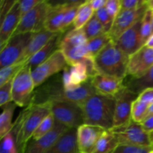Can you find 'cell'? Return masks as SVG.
Listing matches in <instances>:
<instances>
[{
  "mask_svg": "<svg viewBox=\"0 0 153 153\" xmlns=\"http://www.w3.org/2000/svg\"><path fill=\"white\" fill-rule=\"evenodd\" d=\"M149 106V105L137 99L133 102L132 107H131V120L135 123H140L146 118Z\"/></svg>",
  "mask_w": 153,
  "mask_h": 153,
  "instance_id": "obj_33",
  "label": "cell"
},
{
  "mask_svg": "<svg viewBox=\"0 0 153 153\" xmlns=\"http://www.w3.org/2000/svg\"><path fill=\"white\" fill-rule=\"evenodd\" d=\"M152 34H153V21H152Z\"/></svg>",
  "mask_w": 153,
  "mask_h": 153,
  "instance_id": "obj_50",
  "label": "cell"
},
{
  "mask_svg": "<svg viewBox=\"0 0 153 153\" xmlns=\"http://www.w3.org/2000/svg\"><path fill=\"white\" fill-rule=\"evenodd\" d=\"M82 29L85 33L88 40H91L94 37H97L105 33L102 25L97 17L95 13Z\"/></svg>",
  "mask_w": 153,
  "mask_h": 153,
  "instance_id": "obj_29",
  "label": "cell"
},
{
  "mask_svg": "<svg viewBox=\"0 0 153 153\" xmlns=\"http://www.w3.org/2000/svg\"><path fill=\"white\" fill-rule=\"evenodd\" d=\"M26 64L25 63H17V64L9 66V67L1 68L0 70V86L14 78L18 72Z\"/></svg>",
  "mask_w": 153,
  "mask_h": 153,
  "instance_id": "obj_34",
  "label": "cell"
},
{
  "mask_svg": "<svg viewBox=\"0 0 153 153\" xmlns=\"http://www.w3.org/2000/svg\"><path fill=\"white\" fill-rule=\"evenodd\" d=\"M111 41H112L110 36L108 33H104L101 35L97 37L88 40V46L89 53L93 58H95L96 55L102 50L104 47H105Z\"/></svg>",
  "mask_w": 153,
  "mask_h": 153,
  "instance_id": "obj_30",
  "label": "cell"
},
{
  "mask_svg": "<svg viewBox=\"0 0 153 153\" xmlns=\"http://www.w3.org/2000/svg\"><path fill=\"white\" fill-rule=\"evenodd\" d=\"M106 1H107V0H91V1H89V2L92 8L96 12L99 9L105 7Z\"/></svg>",
  "mask_w": 153,
  "mask_h": 153,
  "instance_id": "obj_44",
  "label": "cell"
},
{
  "mask_svg": "<svg viewBox=\"0 0 153 153\" xmlns=\"http://www.w3.org/2000/svg\"><path fill=\"white\" fill-rule=\"evenodd\" d=\"M119 145L115 134L111 130H105L97 142L95 153H113Z\"/></svg>",
  "mask_w": 153,
  "mask_h": 153,
  "instance_id": "obj_26",
  "label": "cell"
},
{
  "mask_svg": "<svg viewBox=\"0 0 153 153\" xmlns=\"http://www.w3.org/2000/svg\"><path fill=\"white\" fill-rule=\"evenodd\" d=\"M151 114H153V103L149 106V108H148V111H147V114H146V117Z\"/></svg>",
  "mask_w": 153,
  "mask_h": 153,
  "instance_id": "obj_46",
  "label": "cell"
},
{
  "mask_svg": "<svg viewBox=\"0 0 153 153\" xmlns=\"http://www.w3.org/2000/svg\"><path fill=\"white\" fill-rule=\"evenodd\" d=\"M97 94L114 97L124 88V80L97 73L90 79Z\"/></svg>",
  "mask_w": 153,
  "mask_h": 153,
  "instance_id": "obj_17",
  "label": "cell"
},
{
  "mask_svg": "<svg viewBox=\"0 0 153 153\" xmlns=\"http://www.w3.org/2000/svg\"><path fill=\"white\" fill-rule=\"evenodd\" d=\"M50 114L49 102L37 105L30 104L23 111V117L17 139L19 147L24 149L26 143L31 139L37 127Z\"/></svg>",
  "mask_w": 153,
  "mask_h": 153,
  "instance_id": "obj_3",
  "label": "cell"
},
{
  "mask_svg": "<svg viewBox=\"0 0 153 153\" xmlns=\"http://www.w3.org/2000/svg\"><path fill=\"white\" fill-rule=\"evenodd\" d=\"M105 129L83 124L77 128V144L79 153H95L97 142Z\"/></svg>",
  "mask_w": 153,
  "mask_h": 153,
  "instance_id": "obj_15",
  "label": "cell"
},
{
  "mask_svg": "<svg viewBox=\"0 0 153 153\" xmlns=\"http://www.w3.org/2000/svg\"><path fill=\"white\" fill-rule=\"evenodd\" d=\"M41 1V0H22L19 1L21 10V16H23L25 13L34 8L37 4Z\"/></svg>",
  "mask_w": 153,
  "mask_h": 153,
  "instance_id": "obj_40",
  "label": "cell"
},
{
  "mask_svg": "<svg viewBox=\"0 0 153 153\" xmlns=\"http://www.w3.org/2000/svg\"><path fill=\"white\" fill-rule=\"evenodd\" d=\"M116 100L100 94H94L81 105L85 124L110 130L114 127Z\"/></svg>",
  "mask_w": 153,
  "mask_h": 153,
  "instance_id": "obj_1",
  "label": "cell"
},
{
  "mask_svg": "<svg viewBox=\"0 0 153 153\" xmlns=\"http://www.w3.org/2000/svg\"><path fill=\"white\" fill-rule=\"evenodd\" d=\"M13 78L0 86V106L5 105L12 101V86Z\"/></svg>",
  "mask_w": 153,
  "mask_h": 153,
  "instance_id": "obj_35",
  "label": "cell"
},
{
  "mask_svg": "<svg viewBox=\"0 0 153 153\" xmlns=\"http://www.w3.org/2000/svg\"><path fill=\"white\" fill-rule=\"evenodd\" d=\"M46 153H79L77 128H69Z\"/></svg>",
  "mask_w": 153,
  "mask_h": 153,
  "instance_id": "obj_19",
  "label": "cell"
},
{
  "mask_svg": "<svg viewBox=\"0 0 153 153\" xmlns=\"http://www.w3.org/2000/svg\"><path fill=\"white\" fill-rule=\"evenodd\" d=\"M152 149H153V146H152Z\"/></svg>",
  "mask_w": 153,
  "mask_h": 153,
  "instance_id": "obj_51",
  "label": "cell"
},
{
  "mask_svg": "<svg viewBox=\"0 0 153 153\" xmlns=\"http://www.w3.org/2000/svg\"><path fill=\"white\" fill-rule=\"evenodd\" d=\"M144 46H146L147 47L152 48V49H153V34L150 37H149V40H147V42H146V44H145Z\"/></svg>",
  "mask_w": 153,
  "mask_h": 153,
  "instance_id": "obj_45",
  "label": "cell"
},
{
  "mask_svg": "<svg viewBox=\"0 0 153 153\" xmlns=\"http://www.w3.org/2000/svg\"><path fill=\"white\" fill-rule=\"evenodd\" d=\"M149 153H153V149H152V150L150 151V152H149Z\"/></svg>",
  "mask_w": 153,
  "mask_h": 153,
  "instance_id": "obj_49",
  "label": "cell"
},
{
  "mask_svg": "<svg viewBox=\"0 0 153 153\" xmlns=\"http://www.w3.org/2000/svg\"><path fill=\"white\" fill-rule=\"evenodd\" d=\"M137 100L150 105L153 103V88H148L138 95Z\"/></svg>",
  "mask_w": 153,
  "mask_h": 153,
  "instance_id": "obj_41",
  "label": "cell"
},
{
  "mask_svg": "<svg viewBox=\"0 0 153 153\" xmlns=\"http://www.w3.org/2000/svg\"><path fill=\"white\" fill-rule=\"evenodd\" d=\"M105 7L111 18L114 21L121 11V0H107Z\"/></svg>",
  "mask_w": 153,
  "mask_h": 153,
  "instance_id": "obj_38",
  "label": "cell"
},
{
  "mask_svg": "<svg viewBox=\"0 0 153 153\" xmlns=\"http://www.w3.org/2000/svg\"><path fill=\"white\" fill-rule=\"evenodd\" d=\"M51 8L52 4L49 1H40L21 18L20 22L13 34L37 33L44 29L45 22Z\"/></svg>",
  "mask_w": 153,
  "mask_h": 153,
  "instance_id": "obj_8",
  "label": "cell"
},
{
  "mask_svg": "<svg viewBox=\"0 0 153 153\" xmlns=\"http://www.w3.org/2000/svg\"><path fill=\"white\" fill-rule=\"evenodd\" d=\"M138 95L124 88L114 97L116 100L114 127L120 126L128 123L131 120V107Z\"/></svg>",
  "mask_w": 153,
  "mask_h": 153,
  "instance_id": "obj_11",
  "label": "cell"
},
{
  "mask_svg": "<svg viewBox=\"0 0 153 153\" xmlns=\"http://www.w3.org/2000/svg\"><path fill=\"white\" fill-rule=\"evenodd\" d=\"M142 18L138 19L131 28L114 41L117 46L128 57L134 55L144 46L141 38Z\"/></svg>",
  "mask_w": 153,
  "mask_h": 153,
  "instance_id": "obj_14",
  "label": "cell"
},
{
  "mask_svg": "<svg viewBox=\"0 0 153 153\" xmlns=\"http://www.w3.org/2000/svg\"><path fill=\"white\" fill-rule=\"evenodd\" d=\"M60 40H61V33H58L55 37H52L41 49H40L37 53L31 57L30 59L27 61L26 64L31 67V70H33L42 64L43 61L49 58L55 51L58 50V49L56 48L59 47Z\"/></svg>",
  "mask_w": 153,
  "mask_h": 153,
  "instance_id": "obj_23",
  "label": "cell"
},
{
  "mask_svg": "<svg viewBox=\"0 0 153 153\" xmlns=\"http://www.w3.org/2000/svg\"><path fill=\"white\" fill-rule=\"evenodd\" d=\"M146 4H147V7L149 8L152 9L153 10V0H148V1H146Z\"/></svg>",
  "mask_w": 153,
  "mask_h": 153,
  "instance_id": "obj_47",
  "label": "cell"
},
{
  "mask_svg": "<svg viewBox=\"0 0 153 153\" xmlns=\"http://www.w3.org/2000/svg\"><path fill=\"white\" fill-rule=\"evenodd\" d=\"M35 33L13 34L5 45L1 48L0 67H9L19 63L27 46Z\"/></svg>",
  "mask_w": 153,
  "mask_h": 153,
  "instance_id": "obj_5",
  "label": "cell"
},
{
  "mask_svg": "<svg viewBox=\"0 0 153 153\" xmlns=\"http://www.w3.org/2000/svg\"><path fill=\"white\" fill-rule=\"evenodd\" d=\"M95 11L91 7L89 1H85V2L79 6L76 13V18L73 22V26L76 29H82L87 22L94 16Z\"/></svg>",
  "mask_w": 153,
  "mask_h": 153,
  "instance_id": "obj_28",
  "label": "cell"
},
{
  "mask_svg": "<svg viewBox=\"0 0 153 153\" xmlns=\"http://www.w3.org/2000/svg\"><path fill=\"white\" fill-rule=\"evenodd\" d=\"M95 14L101 24L102 25L103 28H104L105 33L108 34L110 31L112 25H113L114 20L111 18L110 15L108 13L107 10H106L105 7H103L102 8L99 9L98 10L95 12Z\"/></svg>",
  "mask_w": 153,
  "mask_h": 153,
  "instance_id": "obj_36",
  "label": "cell"
},
{
  "mask_svg": "<svg viewBox=\"0 0 153 153\" xmlns=\"http://www.w3.org/2000/svg\"><path fill=\"white\" fill-rule=\"evenodd\" d=\"M49 105L55 119L68 128H78L85 124L83 111L79 105L67 101H53Z\"/></svg>",
  "mask_w": 153,
  "mask_h": 153,
  "instance_id": "obj_7",
  "label": "cell"
},
{
  "mask_svg": "<svg viewBox=\"0 0 153 153\" xmlns=\"http://www.w3.org/2000/svg\"><path fill=\"white\" fill-rule=\"evenodd\" d=\"M149 137H150L151 142H152V146H153V131L152 133H150V134H149Z\"/></svg>",
  "mask_w": 153,
  "mask_h": 153,
  "instance_id": "obj_48",
  "label": "cell"
},
{
  "mask_svg": "<svg viewBox=\"0 0 153 153\" xmlns=\"http://www.w3.org/2000/svg\"><path fill=\"white\" fill-rule=\"evenodd\" d=\"M68 66L64 54L58 49L46 61L31 70V76L35 88L41 86L49 78L64 70Z\"/></svg>",
  "mask_w": 153,
  "mask_h": 153,
  "instance_id": "obj_9",
  "label": "cell"
},
{
  "mask_svg": "<svg viewBox=\"0 0 153 153\" xmlns=\"http://www.w3.org/2000/svg\"><path fill=\"white\" fill-rule=\"evenodd\" d=\"M88 43V39L82 29L73 28L67 33L59 42V49L76 47Z\"/></svg>",
  "mask_w": 153,
  "mask_h": 153,
  "instance_id": "obj_25",
  "label": "cell"
},
{
  "mask_svg": "<svg viewBox=\"0 0 153 153\" xmlns=\"http://www.w3.org/2000/svg\"><path fill=\"white\" fill-rule=\"evenodd\" d=\"M55 124V119L52 114L46 117L33 134L31 140H37L50 132Z\"/></svg>",
  "mask_w": 153,
  "mask_h": 153,
  "instance_id": "obj_32",
  "label": "cell"
},
{
  "mask_svg": "<svg viewBox=\"0 0 153 153\" xmlns=\"http://www.w3.org/2000/svg\"><path fill=\"white\" fill-rule=\"evenodd\" d=\"M16 1H1V11H0V22H2L3 19H4V17L6 16V15L8 13V12L10 11V9L12 8V7L13 6V4H15Z\"/></svg>",
  "mask_w": 153,
  "mask_h": 153,
  "instance_id": "obj_42",
  "label": "cell"
},
{
  "mask_svg": "<svg viewBox=\"0 0 153 153\" xmlns=\"http://www.w3.org/2000/svg\"><path fill=\"white\" fill-rule=\"evenodd\" d=\"M19 1L16 0L12 8L8 12L0 26V46L2 48L13 35L21 20Z\"/></svg>",
  "mask_w": 153,
  "mask_h": 153,
  "instance_id": "obj_18",
  "label": "cell"
},
{
  "mask_svg": "<svg viewBox=\"0 0 153 153\" xmlns=\"http://www.w3.org/2000/svg\"><path fill=\"white\" fill-rule=\"evenodd\" d=\"M23 111L19 114L13 123V128L9 133L1 138L0 153H22V150L18 145V134L22 124Z\"/></svg>",
  "mask_w": 153,
  "mask_h": 153,
  "instance_id": "obj_20",
  "label": "cell"
},
{
  "mask_svg": "<svg viewBox=\"0 0 153 153\" xmlns=\"http://www.w3.org/2000/svg\"><path fill=\"white\" fill-rule=\"evenodd\" d=\"M90 79L88 67L84 62L69 65L64 69L62 75V82L66 91H72L79 88Z\"/></svg>",
  "mask_w": 153,
  "mask_h": 153,
  "instance_id": "obj_16",
  "label": "cell"
},
{
  "mask_svg": "<svg viewBox=\"0 0 153 153\" xmlns=\"http://www.w3.org/2000/svg\"><path fill=\"white\" fill-rule=\"evenodd\" d=\"M152 21L153 10L148 7L145 11L141 22V38L144 45L152 35Z\"/></svg>",
  "mask_w": 153,
  "mask_h": 153,
  "instance_id": "obj_31",
  "label": "cell"
},
{
  "mask_svg": "<svg viewBox=\"0 0 153 153\" xmlns=\"http://www.w3.org/2000/svg\"><path fill=\"white\" fill-rule=\"evenodd\" d=\"M128 58L114 42L111 41L96 55L94 65L97 73L124 80L127 76Z\"/></svg>",
  "mask_w": 153,
  "mask_h": 153,
  "instance_id": "obj_2",
  "label": "cell"
},
{
  "mask_svg": "<svg viewBox=\"0 0 153 153\" xmlns=\"http://www.w3.org/2000/svg\"><path fill=\"white\" fill-rule=\"evenodd\" d=\"M145 2L142 0H121V10H136Z\"/></svg>",
  "mask_w": 153,
  "mask_h": 153,
  "instance_id": "obj_39",
  "label": "cell"
},
{
  "mask_svg": "<svg viewBox=\"0 0 153 153\" xmlns=\"http://www.w3.org/2000/svg\"><path fill=\"white\" fill-rule=\"evenodd\" d=\"M152 149L150 146H136L130 145H119L113 153H149Z\"/></svg>",
  "mask_w": 153,
  "mask_h": 153,
  "instance_id": "obj_37",
  "label": "cell"
},
{
  "mask_svg": "<svg viewBox=\"0 0 153 153\" xmlns=\"http://www.w3.org/2000/svg\"><path fill=\"white\" fill-rule=\"evenodd\" d=\"M153 66V49L143 46L129 57L127 67V76L140 78Z\"/></svg>",
  "mask_w": 153,
  "mask_h": 153,
  "instance_id": "obj_12",
  "label": "cell"
},
{
  "mask_svg": "<svg viewBox=\"0 0 153 153\" xmlns=\"http://www.w3.org/2000/svg\"><path fill=\"white\" fill-rule=\"evenodd\" d=\"M35 85L31 76V69L28 64L24 66L13 78L12 101L19 107L31 104Z\"/></svg>",
  "mask_w": 153,
  "mask_h": 153,
  "instance_id": "obj_4",
  "label": "cell"
},
{
  "mask_svg": "<svg viewBox=\"0 0 153 153\" xmlns=\"http://www.w3.org/2000/svg\"><path fill=\"white\" fill-rule=\"evenodd\" d=\"M148 8L146 1L136 10H121L114 19L108 34L113 42L116 41L126 31L131 28L138 19L142 18Z\"/></svg>",
  "mask_w": 153,
  "mask_h": 153,
  "instance_id": "obj_10",
  "label": "cell"
},
{
  "mask_svg": "<svg viewBox=\"0 0 153 153\" xmlns=\"http://www.w3.org/2000/svg\"><path fill=\"white\" fill-rule=\"evenodd\" d=\"M16 105L12 102L1 107L2 112L0 117V138H2L13 128V124L11 120Z\"/></svg>",
  "mask_w": 153,
  "mask_h": 153,
  "instance_id": "obj_27",
  "label": "cell"
},
{
  "mask_svg": "<svg viewBox=\"0 0 153 153\" xmlns=\"http://www.w3.org/2000/svg\"><path fill=\"white\" fill-rule=\"evenodd\" d=\"M57 34H58V33H57ZM57 34L50 32L45 28L42 31H39V32L35 33L34 37L30 41L29 44L27 46L19 63L26 64L27 61L30 59L31 57H32L34 54L37 53L40 49H41Z\"/></svg>",
  "mask_w": 153,
  "mask_h": 153,
  "instance_id": "obj_22",
  "label": "cell"
},
{
  "mask_svg": "<svg viewBox=\"0 0 153 153\" xmlns=\"http://www.w3.org/2000/svg\"><path fill=\"white\" fill-rule=\"evenodd\" d=\"M69 128L55 120V126L52 131L37 140L31 139L24 147L22 153H46Z\"/></svg>",
  "mask_w": 153,
  "mask_h": 153,
  "instance_id": "obj_13",
  "label": "cell"
},
{
  "mask_svg": "<svg viewBox=\"0 0 153 153\" xmlns=\"http://www.w3.org/2000/svg\"><path fill=\"white\" fill-rule=\"evenodd\" d=\"M142 127L147 133L150 134L153 131V114L146 117L141 123Z\"/></svg>",
  "mask_w": 153,
  "mask_h": 153,
  "instance_id": "obj_43",
  "label": "cell"
},
{
  "mask_svg": "<svg viewBox=\"0 0 153 153\" xmlns=\"http://www.w3.org/2000/svg\"><path fill=\"white\" fill-rule=\"evenodd\" d=\"M52 4V3H51ZM68 7V1L52 4L45 22L44 28L52 33H61L64 14Z\"/></svg>",
  "mask_w": 153,
  "mask_h": 153,
  "instance_id": "obj_21",
  "label": "cell"
},
{
  "mask_svg": "<svg viewBox=\"0 0 153 153\" xmlns=\"http://www.w3.org/2000/svg\"><path fill=\"white\" fill-rule=\"evenodd\" d=\"M110 130L115 134L120 145L152 147L149 133L143 129L141 124L135 123L132 120L125 125L113 127Z\"/></svg>",
  "mask_w": 153,
  "mask_h": 153,
  "instance_id": "obj_6",
  "label": "cell"
},
{
  "mask_svg": "<svg viewBox=\"0 0 153 153\" xmlns=\"http://www.w3.org/2000/svg\"><path fill=\"white\" fill-rule=\"evenodd\" d=\"M124 85L137 95L144 90L153 88V66L140 78H131L124 82Z\"/></svg>",
  "mask_w": 153,
  "mask_h": 153,
  "instance_id": "obj_24",
  "label": "cell"
}]
</instances>
